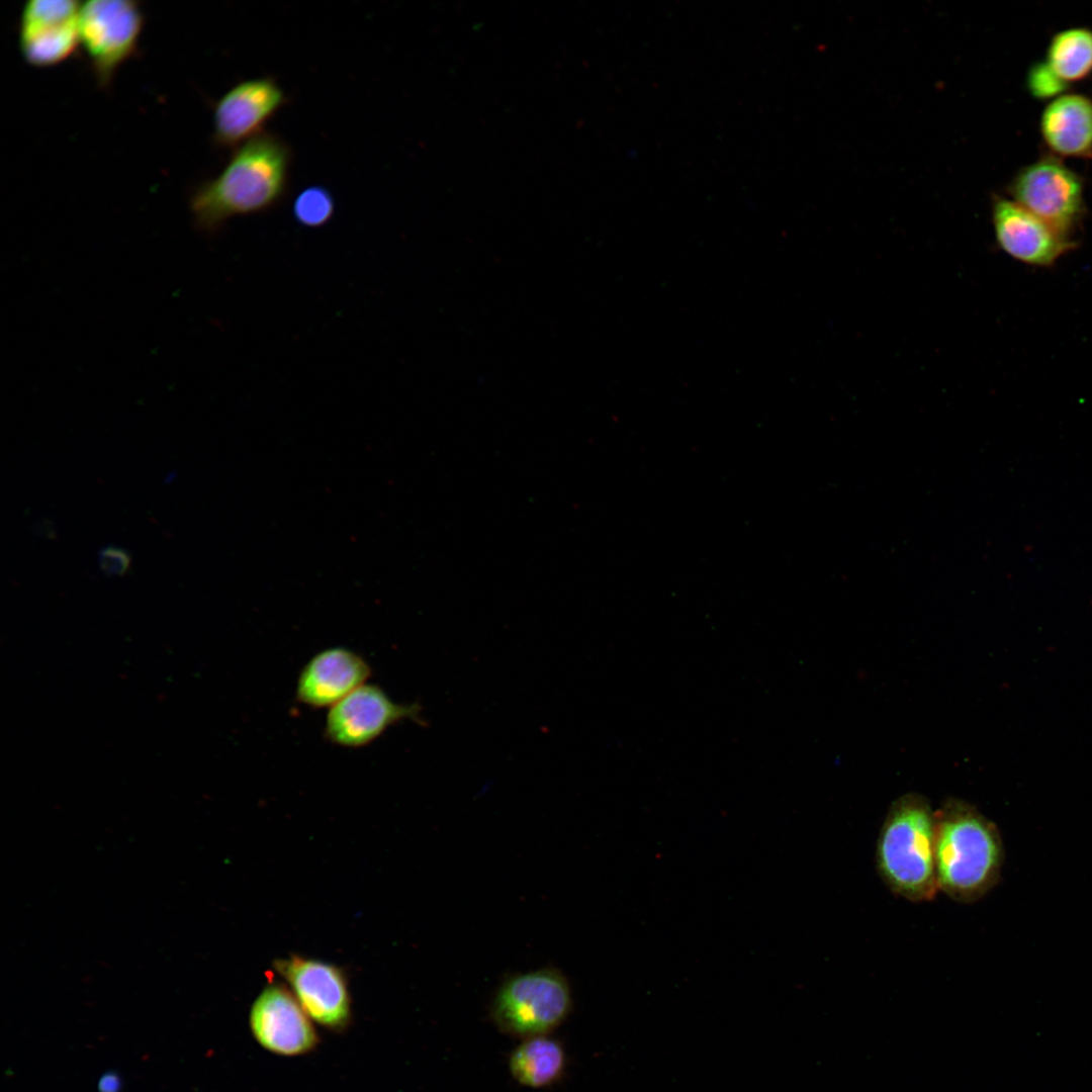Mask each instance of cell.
I'll use <instances>...</instances> for the list:
<instances>
[{
    "mask_svg": "<svg viewBox=\"0 0 1092 1092\" xmlns=\"http://www.w3.org/2000/svg\"><path fill=\"white\" fill-rule=\"evenodd\" d=\"M291 162V148L272 132L264 131L237 148L221 172L192 193L189 206L195 226L215 234L234 216L275 207L287 193Z\"/></svg>",
    "mask_w": 1092,
    "mask_h": 1092,
    "instance_id": "6da1fadb",
    "label": "cell"
},
{
    "mask_svg": "<svg viewBox=\"0 0 1092 1092\" xmlns=\"http://www.w3.org/2000/svg\"><path fill=\"white\" fill-rule=\"evenodd\" d=\"M938 891L973 903L1000 881L1004 846L997 825L966 801L951 798L934 811Z\"/></svg>",
    "mask_w": 1092,
    "mask_h": 1092,
    "instance_id": "7a4b0ae2",
    "label": "cell"
},
{
    "mask_svg": "<svg viewBox=\"0 0 1092 1092\" xmlns=\"http://www.w3.org/2000/svg\"><path fill=\"white\" fill-rule=\"evenodd\" d=\"M934 837V811L926 798L906 793L893 801L878 836L876 864L895 895L911 902L936 896Z\"/></svg>",
    "mask_w": 1092,
    "mask_h": 1092,
    "instance_id": "3957f363",
    "label": "cell"
},
{
    "mask_svg": "<svg viewBox=\"0 0 1092 1092\" xmlns=\"http://www.w3.org/2000/svg\"><path fill=\"white\" fill-rule=\"evenodd\" d=\"M571 1008L568 981L560 971L547 967L507 978L496 991L490 1015L503 1033L524 1039L549 1034L566 1020Z\"/></svg>",
    "mask_w": 1092,
    "mask_h": 1092,
    "instance_id": "277c9868",
    "label": "cell"
},
{
    "mask_svg": "<svg viewBox=\"0 0 1092 1092\" xmlns=\"http://www.w3.org/2000/svg\"><path fill=\"white\" fill-rule=\"evenodd\" d=\"M143 26L144 14L135 1L91 0L81 4L80 46L100 87H107L119 67L134 54Z\"/></svg>",
    "mask_w": 1092,
    "mask_h": 1092,
    "instance_id": "5b68a950",
    "label": "cell"
},
{
    "mask_svg": "<svg viewBox=\"0 0 1092 1092\" xmlns=\"http://www.w3.org/2000/svg\"><path fill=\"white\" fill-rule=\"evenodd\" d=\"M1013 200L1068 237L1085 212L1082 177L1048 155L1022 167L1009 185Z\"/></svg>",
    "mask_w": 1092,
    "mask_h": 1092,
    "instance_id": "8992f818",
    "label": "cell"
},
{
    "mask_svg": "<svg viewBox=\"0 0 1092 1092\" xmlns=\"http://www.w3.org/2000/svg\"><path fill=\"white\" fill-rule=\"evenodd\" d=\"M420 705L398 704L381 687L366 682L329 709L324 736L335 745L360 748L400 721H420Z\"/></svg>",
    "mask_w": 1092,
    "mask_h": 1092,
    "instance_id": "52a82bcc",
    "label": "cell"
},
{
    "mask_svg": "<svg viewBox=\"0 0 1092 1092\" xmlns=\"http://www.w3.org/2000/svg\"><path fill=\"white\" fill-rule=\"evenodd\" d=\"M288 99L273 77L242 81L228 90L213 109V143L236 150L261 134Z\"/></svg>",
    "mask_w": 1092,
    "mask_h": 1092,
    "instance_id": "ba28073f",
    "label": "cell"
},
{
    "mask_svg": "<svg viewBox=\"0 0 1092 1092\" xmlns=\"http://www.w3.org/2000/svg\"><path fill=\"white\" fill-rule=\"evenodd\" d=\"M274 966L312 1020L336 1031L348 1026L351 999L346 977L338 967L297 956L278 960Z\"/></svg>",
    "mask_w": 1092,
    "mask_h": 1092,
    "instance_id": "9c48e42d",
    "label": "cell"
},
{
    "mask_svg": "<svg viewBox=\"0 0 1092 1092\" xmlns=\"http://www.w3.org/2000/svg\"><path fill=\"white\" fill-rule=\"evenodd\" d=\"M992 221L997 244L1008 256L1034 267H1050L1075 249V241L1014 200L998 197Z\"/></svg>",
    "mask_w": 1092,
    "mask_h": 1092,
    "instance_id": "30bf717a",
    "label": "cell"
},
{
    "mask_svg": "<svg viewBox=\"0 0 1092 1092\" xmlns=\"http://www.w3.org/2000/svg\"><path fill=\"white\" fill-rule=\"evenodd\" d=\"M250 1026L257 1041L282 1056H298L314 1049L317 1034L310 1017L287 988L267 986L250 1012Z\"/></svg>",
    "mask_w": 1092,
    "mask_h": 1092,
    "instance_id": "8fae6325",
    "label": "cell"
},
{
    "mask_svg": "<svg viewBox=\"0 0 1092 1092\" xmlns=\"http://www.w3.org/2000/svg\"><path fill=\"white\" fill-rule=\"evenodd\" d=\"M371 672L368 661L350 648L323 649L302 666L295 687L296 700L313 709H330L366 684Z\"/></svg>",
    "mask_w": 1092,
    "mask_h": 1092,
    "instance_id": "7c38bea8",
    "label": "cell"
},
{
    "mask_svg": "<svg viewBox=\"0 0 1092 1092\" xmlns=\"http://www.w3.org/2000/svg\"><path fill=\"white\" fill-rule=\"evenodd\" d=\"M1041 140L1057 158H1092V99L1064 93L1052 99L1039 118Z\"/></svg>",
    "mask_w": 1092,
    "mask_h": 1092,
    "instance_id": "4fadbf2b",
    "label": "cell"
},
{
    "mask_svg": "<svg viewBox=\"0 0 1092 1092\" xmlns=\"http://www.w3.org/2000/svg\"><path fill=\"white\" fill-rule=\"evenodd\" d=\"M565 1066L566 1056L562 1044L549 1034L521 1039L509 1059L513 1078L533 1089L546 1088L558 1082Z\"/></svg>",
    "mask_w": 1092,
    "mask_h": 1092,
    "instance_id": "5bb4252c",
    "label": "cell"
},
{
    "mask_svg": "<svg viewBox=\"0 0 1092 1092\" xmlns=\"http://www.w3.org/2000/svg\"><path fill=\"white\" fill-rule=\"evenodd\" d=\"M79 46L78 20L19 27L21 54L33 67L58 65L71 57Z\"/></svg>",
    "mask_w": 1092,
    "mask_h": 1092,
    "instance_id": "9a60e30c",
    "label": "cell"
},
{
    "mask_svg": "<svg viewBox=\"0 0 1092 1092\" xmlns=\"http://www.w3.org/2000/svg\"><path fill=\"white\" fill-rule=\"evenodd\" d=\"M1044 62L1068 86L1088 78L1092 74V29L1077 26L1055 33Z\"/></svg>",
    "mask_w": 1092,
    "mask_h": 1092,
    "instance_id": "2e32d148",
    "label": "cell"
},
{
    "mask_svg": "<svg viewBox=\"0 0 1092 1092\" xmlns=\"http://www.w3.org/2000/svg\"><path fill=\"white\" fill-rule=\"evenodd\" d=\"M335 212V200L332 193L324 186L313 185L304 188L295 197L292 214L302 226L320 228L328 223Z\"/></svg>",
    "mask_w": 1092,
    "mask_h": 1092,
    "instance_id": "e0dca14e",
    "label": "cell"
},
{
    "mask_svg": "<svg viewBox=\"0 0 1092 1092\" xmlns=\"http://www.w3.org/2000/svg\"><path fill=\"white\" fill-rule=\"evenodd\" d=\"M81 4L75 0H30L22 8L20 27L78 20Z\"/></svg>",
    "mask_w": 1092,
    "mask_h": 1092,
    "instance_id": "ac0fdd59",
    "label": "cell"
},
{
    "mask_svg": "<svg viewBox=\"0 0 1092 1092\" xmlns=\"http://www.w3.org/2000/svg\"><path fill=\"white\" fill-rule=\"evenodd\" d=\"M1026 87L1029 94L1035 99H1050V101L1062 94L1069 88L1050 69L1044 61H1039L1030 66L1026 76Z\"/></svg>",
    "mask_w": 1092,
    "mask_h": 1092,
    "instance_id": "d6986e66",
    "label": "cell"
},
{
    "mask_svg": "<svg viewBox=\"0 0 1092 1092\" xmlns=\"http://www.w3.org/2000/svg\"><path fill=\"white\" fill-rule=\"evenodd\" d=\"M100 569L108 576L123 575L130 566V556L127 551L115 547L106 546L98 553Z\"/></svg>",
    "mask_w": 1092,
    "mask_h": 1092,
    "instance_id": "ffe728a7",
    "label": "cell"
},
{
    "mask_svg": "<svg viewBox=\"0 0 1092 1092\" xmlns=\"http://www.w3.org/2000/svg\"><path fill=\"white\" fill-rule=\"evenodd\" d=\"M123 1087V1078L116 1070L103 1072L97 1081L98 1092H122Z\"/></svg>",
    "mask_w": 1092,
    "mask_h": 1092,
    "instance_id": "44dd1931",
    "label": "cell"
}]
</instances>
